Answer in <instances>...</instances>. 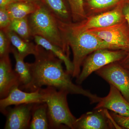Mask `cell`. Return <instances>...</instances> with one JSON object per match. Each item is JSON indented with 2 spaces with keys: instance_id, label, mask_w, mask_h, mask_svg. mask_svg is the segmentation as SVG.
<instances>
[{
  "instance_id": "3957f363",
  "label": "cell",
  "mask_w": 129,
  "mask_h": 129,
  "mask_svg": "<svg viewBox=\"0 0 129 129\" xmlns=\"http://www.w3.org/2000/svg\"><path fill=\"white\" fill-rule=\"evenodd\" d=\"M32 37L38 36L43 37L62 49L69 56V46L61 32L58 19L43 4L27 17Z\"/></svg>"
},
{
  "instance_id": "52a82bcc",
  "label": "cell",
  "mask_w": 129,
  "mask_h": 129,
  "mask_svg": "<svg viewBox=\"0 0 129 129\" xmlns=\"http://www.w3.org/2000/svg\"><path fill=\"white\" fill-rule=\"evenodd\" d=\"M77 119L73 129H122L113 119L107 109H94Z\"/></svg>"
},
{
  "instance_id": "277c9868",
  "label": "cell",
  "mask_w": 129,
  "mask_h": 129,
  "mask_svg": "<svg viewBox=\"0 0 129 129\" xmlns=\"http://www.w3.org/2000/svg\"><path fill=\"white\" fill-rule=\"evenodd\" d=\"M44 103L47 107V115L50 129H73L77 119L69 107L67 95L69 93L51 86L41 88Z\"/></svg>"
},
{
  "instance_id": "30bf717a",
  "label": "cell",
  "mask_w": 129,
  "mask_h": 129,
  "mask_svg": "<svg viewBox=\"0 0 129 129\" xmlns=\"http://www.w3.org/2000/svg\"><path fill=\"white\" fill-rule=\"evenodd\" d=\"M42 103H44V99L40 89L33 92H25L17 86L11 90L7 96L1 99L0 111L6 115L7 109L9 106Z\"/></svg>"
},
{
  "instance_id": "44dd1931",
  "label": "cell",
  "mask_w": 129,
  "mask_h": 129,
  "mask_svg": "<svg viewBox=\"0 0 129 129\" xmlns=\"http://www.w3.org/2000/svg\"><path fill=\"white\" fill-rule=\"evenodd\" d=\"M70 8L71 16L74 22L85 18L84 0H67Z\"/></svg>"
},
{
  "instance_id": "9a60e30c",
  "label": "cell",
  "mask_w": 129,
  "mask_h": 129,
  "mask_svg": "<svg viewBox=\"0 0 129 129\" xmlns=\"http://www.w3.org/2000/svg\"><path fill=\"white\" fill-rule=\"evenodd\" d=\"M5 33L7 35L11 44L24 58L29 55L35 56L37 53L39 45L37 44L35 45L29 40L24 39L10 29Z\"/></svg>"
},
{
  "instance_id": "e0dca14e",
  "label": "cell",
  "mask_w": 129,
  "mask_h": 129,
  "mask_svg": "<svg viewBox=\"0 0 129 129\" xmlns=\"http://www.w3.org/2000/svg\"><path fill=\"white\" fill-rule=\"evenodd\" d=\"M29 129H50L46 103L34 104L32 110V118Z\"/></svg>"
},
{
  "instance_id": "f1b7e54d",
  "label": "cell",
  "mask_w": 129,
  "mask_h": 129,
  "mask_svg": "<svg viewBox=\"0 0 129 129\" xmlns=\"http://www.w3.org/2000/svg\"><path fill=\"white\" fill-rule=\"evenodd\" d=\"M128 63H129L128 66H129V58L128 60Z\"/></svg>"
},
{
  "instance_id": "484cf974",
  "label": "cell",
  "mask_w": 129,
  "mask_h": 129,
  "mask_svg": "<svg viewBox=\"0 0 129 129\" xmlns=\"http://www.w3.org/2000/svg\"><path fill=\"white\" fill-rule=\"evenodd\" d=\"M122 11L125 19L129 25V3H125L122 7Z\"/></svg>"
},
{
  "instance_id": "d6986e66",
  "label": "cell",
  "mask_w": 129,
  "mask_h": 129,
  "mask_svg": "<svg viewBox=\"0 0 129 129\" xmlns=\"http://www.w3.org/2000/svg\"><path fill=\"white\" fill-rule=\"evenodd\" d=\"M42 4L58 19L65 22H69L71 16L63 0H41Z\"/></svg>"
},
{
  "instance_id": "cb8c5ba5",
  "label": "cell",
  "mask_w": 129,
  "mask_h": 129,
  "mask_svg": "<svg viewBox=\"0 0 129 129\" xmlns=\"http://www.w3.org/2000/svg\"><path fill=\"white\" fill-rule=\"evenodd\" d=\"M12 20L6 8H0V30L6 32L9 29Z\"/></svg>"
},
{
  "instance_id": "ffe728a7",
  "label": "cell",
  "mask_w": 129,
  "mask_h": 129,
  "mask_svg": "<svg viewBox=\"0 0 129 129\" xmlns=\"http://www.w3.org/2000/svg\"><path fill=\"white\" fill-rule=\"evenodd\" d=\"M9 29L24 39L29 40L30 37H32L27 17L12 20Z\"/></svg>"
},
{
  "instance_id": "83f0119b",
  "label": "cell",
  "mask_w": 129,
  "mask_h": 129,
  "mask_svg": "<svg viewBox=\"0 0 129 129\" xmlns=\"http://www.w3.org/2000/svg\"><path fill=\"white\" fill-rule=\"evenodd\" d=\"M21 1L29 2L36 3H42L41 0H21Z\"/></svg>"
},
{
  "instance_id": "7a4b0ae2",
  "label": "cell",
  "mask_w": 129,
  "mask_h": 129,
  "mask_svg": "<svg viewBox=\"0 0 129 129\" xmlns=\"http://www.w3.org/2000/svg\"><path fill=\"white\" fill-rule=\"evenodd\" d=\"M58 23L63 36L73 52V78H77L79 76L83 61L88 55L100 49L114 50L112 46L93 33L87 31L76 32L67 27L59 19Z\"/></svg>"
},
{
  "instance_id": "8fae6325",
  "label": "cell",
  "mask_w": 129,
  "mask_h": 129,
  "mask_svg": "<svg viewBox=\"0 0 129 129\" xmlns=\"http://www.w3.org/2000/svg\"><path fill=\"white\" fill-rule=\"evenodd\" d=\"M34 104H21L16 106L13 108H7L6 121L4 128H29Z\"/></svg>"
},
{
  "instance_id": "5b68a950",
  "label": "cell",
  "mask_w": 129,
  "mask_h": 129,
  "mask_svg": "<svg viewBox=\"0 0 129 129\" xmlns=\"http://www.w3.org/2000/svg\"><path fill=\"white\" fill-rule=\"evenodd\" d=\"M123 50L102 49L91 53L87 56L82 63V69L76 83L79 85L83 83L93 72L112 63L119 62L123 58Z\"/></svg>"
},
{
  "instance_id": "2e32d148",
  "label": "cell",
  "mask_w": 129,
  "mask_h": 129,
  "mask_svg": "<svg viewBox=\"0 0 129 129\" xmlns=\"http://www.w3.org/2000/svg\"><path fill=\"white\" fill-rule=\"evenodd\" d=\"M11 53L13 55L16 61L14 70L19 77L20 85L19 88L23 90L24 87L30 83L32 80L29 63L24 62V58L20 55L14 47H12Z\"/></svg>"
},
{
  "instance_id": "4316f807",
  "label": "cell",
  "mask_w": 129,
  "mask_h": 129,
  "mask_svg": "<svg viewBox=\"0 0 129 129\" xmlns=\"http://www.w3.org/2000/svg\"><path fill=\"white\" fill-rule=\"evenodd\" d=\"M21 1V0H0V8H6L14 2Z\"/></svg>"
},
{
  "instance_id": "8992f818",
  "label": "cell",
  "mask_w": 129,
  "mask_h": 129,
  "mask_svg": "<svg viewBox=\"0 0 129 129\" xmlns=\"http://www.w3.org/2000/svg\"><path fill=\"white\" fill-rule=\"evenodd\" d=\"M120 5L113 10L90 17L78 23L64 22V24L71 30L83 32L93 28L106 27L122 23L124 17Z\"/></svg>"
},
{
  "instance_id": "4fadbf2b",
  "label": "cell",
  "mask_w": 129,
  "mask_h": 129,
  "mask_svg": "<svg viewBox=\"0 0 129 129\" xmlns=\"http://www.w3.org/2000/svg\"><path fill=\"white\" fill-rule=\"evenodd\" d=\"M20 85L19 77L12 69L9 55L0 57V98L7 96L11 90Z\"/></svg>"
},
{
  "instance_id": "5bb4252c",
  "label": "cell",
  "mask_w": 129,
  "mask_h": 129,
  "mask_svg": "<svg viewBox=\"0 0 129 129\" xmlns=\"http://www.w3.org/2000/svg\"><path fill=\"white\" fill-rule=\"evenodd\" d=\"M42 3L19 1L6 7L11 20L24 18L34 12Z\"/></svg>"
},
{
  "instance_id": "7402d4cb",
  "label": "cell",
  "mask_w": 129,
  "mask_h": 129,
  "mask_svg": "<svg viewBox=\"0 0 129 129\" xmlns=\"http://www.w3.org/2000/svg\"><path fill=\"white\" fill-rule=\"evenodd\" d=\"M125 0H86L87 5L91 9L101 11L120 5Z\"/></svg>"
},
{
  "instance_id": "603a6c76",
  "label": "cell",
  "mask_w": 129,
  "mask_h": 129,
  "mask_svg": "<svg viewBox=\"0 0 129 129\" xmlns=\"http://www.w3.org/2000/svg\"><path fill=\"white\" fill-rule=\"evenodd\" d=\"M11 44L7 34L0 30V57L9 55L11 52Z\"/></svg>"
},
{
  "instance_id": "ac0fdd59",
  "label": "cell",
  "mask_w": 129,
  "mask_h": 129,
  "mask_svg": "<svg viewBox=\"0 0 129 129\" xmlns=\"http://www.w3.org/2000/svg\"><path fill=\"white\" fill-rule=\"evenodd\" d=\"M33 37L37 45L42 47L47 50L50 51L58 58L62 60L65 64L67 72L72 75L74 69L73 62L61 48L41 36H35Z\"/></svg>"
},
{
  "instance_id": "ba28073f",
  "label": "cell",
  "mask_w": 129,
  "mask_h": 129,
  "mask_svg": "<svg viewBox=\"0 0 129 129\" xmlns=\"http://www.w3.org/2000/svg\"><path fill=\"white\" fill-rule=\"evenodd\" d=\"M118 62L107 64L95 73L117 88L129 102V73Z\"/></svg>"
},
{
  "instance_id": "7c38bea8",
  "label": "cell",
  "mask_w": 129,
  "mask_h": 129,
  "mask_svg": "<svg viewBox=\"0 0 129 129\" xmlns=\"http://www.w3.org/2000/svg\"><path fill=\"white\" fill-rule=\"evenodd\" d=\"M104 108L123 116L129 117V102L115 86L110 84L108 95L101 98L94 109Z\"/></svg>"
},
{
  "instance_id": "6da1fadb",
  "label": "cell",
  "mask_w": 129,
  "mask_h": 129,
  "mask_svg": "<svg viewBox=\"0 0 129 129\" xmlns=\"http://www.w3.org/2000/svg\"><path fill=\"white\" fill-rule=\"evenodd\" d=\"M34 56V62L29 63L32 80L23 90L33 92L46 86L65 91L69 94L86 97L91 103L99 101L101 97L73 83L72 75L63 69L62 60L50 51L39 46L38 52Z\"/></svg>"
},
{
  "instance_id": "d4e9b609",
  "label": "cell",
  "mask_w": 129,
  "mask_h": 129,
  "mask_svg": "<svg viewBox=\"0 0 129 129\" xmlns=\"http://www.w3.org/2000/svg\"><path fill=\"white\" fill-rule=\"evenodd\" d=\"M110 114L118 125L122 128L129 129V117L123 116L113 112Z\"/></svg>"
},
{
  "instance_id": "9c48e42d",
  "label": "cell",
  "mask_w": 129,
  "mask_h": 129,
  "mask_svg": "<svg viewBox=\"0 0 129 129\" xmlns=\"http://www.w3.org/2000/svg\"><path fill=\"white\" fill-rule=\"evenodd\" d=\"M96 35L111 45L114 50H129V35L123 22L103 28L86 30Z\"/></svg>"
}]
</instances>
